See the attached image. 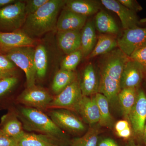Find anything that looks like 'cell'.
I'll list each match as a JSON object with an SVG mask.
<instances>
[{
    "instance_id": "obj_1",
    "label": "cell",
    "mask_w": 146,
    "mask_h": 146,
    "mask_svg": "<svg viewBox=\"0 0 146 146\" xmlns=\"http://www.w3.org/2000/svg\"><path fill=\"white\" fill-rule=\"evenodd\" d=\"M102 56L99 61L100 89L106 94L118 93L121 90V78L125 65L130 57L118 48Z\"/></svg>"
},
{
    "instance_id": "obj_2",
    "label": "cell",
    "mask_w": 146,
    "mask_h": 146,
    "mask_svg": "<svg viewBox=\"0 0 146 146\" xmlns=\"http://www.w3.org/2000/svg\"><path fill=\"white\" fill-rule=\"evenodd\" d=\"M66 0H49L33 14L27 16L21 30L33 38L56 29L58 15Z\"/></svg>"
},
{
    "instance_id": "obj_3",
    "label": "cell",
    "mask_w": 146,
    "mask_h": 146,
    "mask_svg": "<svg viewBox=\"0 0 146 146\" xmlns=\"http://www.w3.org/2000/svg\"><path fill=\"white\" fill-rule=\"evenodd\" d=\"M19 109L18 117L27 130L36 131L61 140L65 139L63 130L42 110L27 107H21Z\"/></svg>"
},
{
    "instance_id": "obj_4",
    "label": "cell",
    "mask_w": 146,
    "mask_h": 146,
    "mask_svg": "<svg viewBox=\"0 0 146 146\" xmlns=\"http://www.w3.org/2000/svg\"><path fill=\"white\" fill-rule=\"evenodd\" d=\"M33 47H24L10 50L3 54L25 73L27 88L35 85L36 72L34 64Z\"/></svg>"
},
{
    "instance_id": "obj_5",
    "label": "cell",
    "mask_w": 146,
    "mask_h": 146,
    "mask_svg": "<svg viewBox=\"0 0 146 146\" xmlns=\"http://www.w3.org/2000/svg\"><path fill=\"white\" fill-rule=\"evenodd\" d=\"M25 2L17 1L0 9V32L21 30L25 22Z\"/></svg>"
},
{
    "instance_id": "obj_6",
    "label": "cell",
    "mask_w": 146,
    "mask_h": 146,
    "mask_svg": "<svg viewBox=\"0 0 146 146\" xmlns=\"http://www.w3.org/2000/svg\"><path fill=\"white\" fill-rule=\"evenodd\" d=\"M82 97L80 82L76 79L54 98L48 109H63L77 112Z\"/></svg>"
},
{
    "instance_id": "obj_7",
    "label": "cell",
    "mask_w": 146,
    "mask_h": 146,
    "mask_svg": "<svg viewBox=\"0 0 146 146\" xmlns=\"http://www.w3.org/2000/svg\"><path fill=\"white\" fill-rule=\"evenodd\" d=\"M117 40L118 48L128 57L146 46V28L139 27L124 30Z\"/></svg>"
},
{
    "instance_id": "obj_8",
    "label": "cell",
    "mask_w": 146,
    "mask_h": 146,
    "mask_svg": "<svg viewBox=\"0 0 146 146\" xmlns=\"http://www.w3.org/2000/svg\"><path fill=\"white\" fill-rule=\"evenodd\" d=\"M54 98L48 91L40 86L27 88L17 98V101L26 107L42 110L48 109Z\"/></svg>"
},
{
    "instance_id": "obj_9",
    "label": "cell",
    "mask_w": 146,
    "mask_h": 146,
    "mask_svg": "<svg viewBox=\"0 0 146 146\" xmlns=\"http://www.w3.org/2000/svg\"><path fill=\"white\" fill-rule=\"evenodd\" d=\"M50 117L62 130L74 133H81L86 129L83 122L71 111L63 109H54L49 112Z\"/></svg>"
},
{
    "instance_id": "obj_10",
    "label": "cell",
    "mask_w": 146,
    "mask_h": 146,
    "mask_svg": "<svg viewBox=\"0 0 146 146\" xmlns=\"http://www.w3.org/2000/svg\"><path fill=\"white\" fill-rule=\"evenodd\" d=\"M36 41L28 35L19 30L12 32H0V53L24 47H34Z\"/></svg>"
},
{
    "instance_id": "obj_11",
    "label": "cell",
    "mask_w": 146,
    "mask_h": 146,
    "mask_svg": "<svg viewBox=\"0 0 146 146\" xmlns=\"http://www.w3.org/2000/svg\"><path fill=\"white\" fill-rule=\"evenodd\" d=\"M129 121L134 134L142 138L146 122V94L143 90L137 92L136 102L130 112Z\"/></svg>"
},
{
    "instance_id": "obj_12",
    "label": "cell",
    "mask_w": 146,
    "mask_h": 146,
    "mask_svg": "<svg viewBox=\"0 0 146 146\" xmlns=\"http://www.w3.org/2000/svg\"><path fill=\"white\" fill-rule=\"evenodd\" d=\"M100 2L107 9L118 15L124 30L138 27L139 21L136 13L127 8L118 0H102Z\"/></svg>"
},
{
    "instance_id": "obj_13",
    "label": "cell",
    "mask_w": 146,
    "mask_h": 146,
    "mask_svg": "<svg viewBox=\"0 0 146 146\" xmlns=\"http://www.w3.org/2000/svg\"><path fill=\"white\" fill-rule=\"evenodd\" d=\"M144 76L143 72L141 65L130 58L126 63L122 74L121 89L127 88L137 89Z\"/></svg>"
},
{
    "instance_id": "obj_14",
    "label": "cell",
    "mask_w": 146,
    "mask_h": 146,
    "mask_svg": "<svg viewBox=\"0 0 146 146\" xmlns=\"http://www.w3.org/2000/svg\"><path fill=\"white\" fill-rule=\"evenodd\" d=\"M87 20L86 16L63 8L58 18L56 30L57 32L70 30L81 31Z\"/></svg>"
},
{
    "instance_id": "obj_15",
    "label": "cell",
    "mask_w": 146,
    "mask_h": 146,
    "mask_svg": "<svg viewBox=\"0 0 146 146\" xmlns=\"http://www.w3.org/2000/svg\"><path fill=\"white\" fill-rule=\"evenodd\" d=\"M17 140L18 146H65L62 140L41 133L25 132Z\"/></svg>"
},
{
    "instance_id": "obj_16",
    "label": "cell",
    "mask_w": 146,
    "mask_h": 146,
    "mask_svg": "<svg viewBox=\"0 0 146 146\" xmlns=\"http://www.w3.org/2000/svg\"><path fill=\"white\" fill-rule=\"evenodd\" d=\"M76 112L90 125L98 124L100 120L99 110L95 95L91 97L83 96Z\"/></svg>"
},
{
    "instance_id": "obj_17",
    "label": "cell",
    "mask_w": 146,
    "mask_h": 146,
    "mask_svg": "<svg viewBox=\"0 0 146 146\" xmlns=\"http://www.w3.org/2000/svg\"><path fill=\"white\" fill-rule=\"evenodd\" d=\"M83 96L90 97L99 93L100 80L92 63H89L84 70L82 79L80 82Z\"/></svg>"
},
{
    "instance_id": "obj_18",
    "label": "cell",
    "mask_w": 146,
    "mask_h": 146,
    "mask_svg": "<svg viewBox=\"0 0 146 146\" xmlns=\"http://www.w3.org/2000/svg\"><path fill=\"white\" fill-rule=\"evenodd\" d=\"M58 44L66 54L80 49L81 31L70 30L57 32Z\"/></svg>"
},
{
    "instance_id": "obj_19",
    "label": "cell",
    "mask_w": 146,
    "mask_h": 146,
    "mask_svg": "<svg viewBox=\"0 0 146 146\" xmlns=\"http://www.w3.org/2000/svg\"><path fill=\"white\" fill-rule=\"evenodd\" d=\"M100 3L94 0H66L63 8L88 17L100 11Z\"/></svg>"
},
{
    "instance_id": "obj_20",
    "label": "cell",
    "mask_w": 146,
    "mask_h": 146,
    "mask_svg": "<svg viewBox=\"0 0 146 146\" xmlns=\"http://www.w3.org/2000/svg\"><path fill=\"white\" fill-rule=\"evenodd\" d=\"M95 24L93 21H86L81 31V50L83 57H88L94 50L97 42Z\"/></svg>"
},
{
    "instance_id": "obj_21",
    "label": "cell",
    "mask_w": 146,
    "mask_h": 146,
    "mask_svg": "<svg viewBox=\"0 0 146 146\" xmlns=\"http://www.w3.org/2000/svg\"><path fill=\"white\" fill-rule=\"evenodd\" d=\"M95 27L102 34L117 35L119 29L112 16L104 10L100 11L95 16Z\"/></svg>"
},
{
    "instance_id": "obj_22",
    "label": "cell",
    "mask_w": 146,
    "mask_h": 146,
    "mask_svg": "<svg viewBox=\"0 0 146 146\" xmlns=\"http://www.w3.org/2000/svg\"><path fill=\"white\" fill-rule=\"evenodd\" d=\"M117 47H118L117 40L115 35H100L94 50L88 58H91L98 56L103 55L112 51Z\"/></svg>"
},
{
    "instance_id": "obj_23",
    "label": "cell",
    "mask_w": 146,
    "mask_h": 146,
    "mask_svg": "<svg viewBox=\"0 0 146 146\" xmlns=\"http://www.w3.org/2000/svg\"><path fill=\"white\" fill-rule=\"evenodd\" d=\"M137 94L136 89L127 88L121 89L118 95V100L123 115L128 120L136 102Z\"/></svg>"
},
{
    "instance_id": "obj_24",
    "label": "cell",
    "mask_w": 146,
    "mask_h": 146,
    "mask_svg": "<svg viewBox=\"0 0 146 146\" xmlns=\"http://www.w3.org/2000/svg\"><path fill=\"white\" fill-rule=\"evenodd\" d=\"M74 71L60 70L55 75L53 80L52 89L56 95L63 91L76 79Z\"/></svg>"
},
{
    "instance_id": "obj_25",
    "label": "cell",
    "mask_w": 146,
    "mask_h": 146,
    "mask_svg": "<svg viewBox=\"0 0 146 146\" xmlns=\"http://www.w3.org/2000/svg\"><path fill=\"white\" fill-rule=\"evenodd\" d=\"M34 64L36 77L44 78L46 74L48 58L46 48L42 44L37 45L35 49Z\"/></svg>"
},
{
    "instance_id": "obj_26",
    "label": "cell",
    "mask_w": 146,
    "mask_h": 146,
    "mask_svg": "<svg viewBox=\"0 0 146 146\" xmlns=\"http://www.w3.org/2000/svg\"><path fill=\"white\" fill-rule=\"evenodd\" d=\"M97 104L99 110L100 120L99 124L101 126L111 128L113 119L109 109V102L104 96L99 93L95 95Z\"/></svg>"
},
{
    "instance_id": "obj_27",
    "label": "cell",
    "mask_w": 146,
    "mask_h": 146,
    "mask_svg": "<svg viewBox=\"0 0 146 146\" xmlns=\"http://www.w3.org/2000/svg\"><path fill=\"white\" fill-rule=\"evenodd\" d=\"M100 126L98 124V125L91 127L83 136L73 140L69 146H97L100 133Z\"/></svg>"
},
{
    "instance_id": "obj_28",
    "label": "cell",
    "mask_w": 146,
    "mask_h": 146,
    "mask_svg": "<svg viewBox=\"0 0 146 146\" xmlns=\"http://www.w3.org/2000/svg\"><path fill=\"white\" fill-rule=\"evenodd\" d=\"M4 134L17 139L23 134V123L16 117L7 120L0 130Z\"/></svg>"
},
{
    "instance_id": "obj_29",
    "label": "cell",
    "mask_w": 146,
    "mask_h": 146,
    "mask_svg": "<svg viewBox=\"0 0 146 146\" xmlns=\"http://www.w3.org/2000/svg\"><path fill=\"white\" fill-rule=\"evenodd\" d=\"M82 57L83 55L80 49L67 54L60 63V69L68 71H74Z\"/></svg>"
},
{
    "instance_id": "obj_30",
    "label": "cell",
    "mask_w": 146,
    "mask_h": 146,
    "mask_svg": "<svg viewBox=\"0 0 146 146\" xmlns=\"http://www.w3.org/2000/svg\"><path fill=\"white\" fill-rule=\"evenodd\" d=\"M17 66L3 54L0 53V76L3 78L15 76Z\"/></svg>"
},
{
    "instance_id": "obj_31",
    "label": "cell",
    "mask_w": 146,
    "mask_h": 146,
    "mask_svg": "<svg viewBox=\"0 0 146 146\" xmlns=\"http://www.w3.org/2000/svg\"><path fill=\"white\" fill-rule=\"evenodd\" d=\"M18 82L16 76L7 77L0 80V97L13 89Z\"/></svg>"
},
{
    "instance_id": "obj_32",
    "label": "cell",
    "mask_w": 146,
    "mask_h": 146,
    "mask_svg": "<svg viewBox=\"0 0 146 146\" xmlns=\"http://www.w3.org/2000/svg\"><path fill=\"white\" fill-rule=\"evenodd\" d=\"M49 0H27L25 1V12L27 16L33 14Z\"/></svg>"
},
{
    "instance_id": "obj_33",
    "label": "cell",
    "mask_w": 146,
    "mask_h": 146,
    "mask_svg": "<svg viewBox=\"0 0 146 146\" xmlns=\"http://www.w3.org/2000/svg\"><path fill=\"white\" fill-rule=\"evenodd\" d=\"M130 58L141 65L144 76H146V46L136 51Z\"/></svg>"
},
{
    "instance_id": "obj_34",
    "label": "cell",
    "mask_w": 146,
    "mask_h": 146,
    "mask_svg": "<svg viewBox=\"0 0 146 146\" xmlns=\"http://www.w3.org/2000/svg\"><path fill=\"white\" fill-rule=\"evenodd\" d=\"M118 1L127 8L136 13L143 10V7L135 0H118Z\"/></svg>"
},
{
    "instance_id": "obj_35",
    "label": "cell",
    "mask_w": 146,
    "mask_h": 146,
    "mask_svg": "<svg viewBox=\"0 0 146 146\" xmlns=\"http://www.w3.org/2000/svg\"><path fill=\"white\" fill-rule=\"evenodd\" d=\"M0 146H18L17 139L7 136L0 131Z\"/></svg>"
},
{
    "instance_id": "obj_36",
    "label": "cell",
    "mask_w": 146,
    "mask_h": 146,
    "mask_svg": "<svg viewBox=\"0 0 146 146\" xmlns=\"http://www.w3.org/2000/svg\"><path fill=\"white\" fill-rule=\"evenodd\" d=\"M129 123L127 120H120L116 123L115 125V129L116 132H118L129 127Z\"/></svg>"
},
{
    "instance_id": "obj_37",
    "label": "cell",
    "mask_w": 146,
    "mask_h": 146,
    "mask_svg": "<svg viewBox=\"0 0 146 146\" xmlns=\"http://www.w3.org/2000/svg\"><path fill=\"white\" fill-rule=\"evenodd\" d=\"M97 146H119L114 140L110 138L103 139L98 144Z\"/></svg>"
},
{
    "instance_id": "obj_38",
    "label": "cell",
    "mask_w": 146,
    "mask_h": 146,
    "mask_svg": "<svg viewBox=\"0 0 146 146\" xmlns=\"http://www.w3.org/2000/svg\"><path fill=\"white\" fill-rule=\"evenodd\" d=\"M117 134L120 138L124 139L129 138L131 135V131L130 127L127 128L124 130L117 132Z\"/></svg>"
},
{
    "instance_id": "obj_39",
    "label": "cell",
    "mask_w": 146,
    "mask_h": 146,
    "mask_svg": "<svg viewBox=\"0 0 146 146\" xmlns=\"http://www.w3.org/2000/svg\"><path fill=\"white\" fill-rule=\"evenodd\" d=\"M16 0H0V9L16 2Z\"/></svg>"
},
{
    "instance_id": "obj_40",
    "label": "cell",
    "mask_w": 146,
    "mask_h": 146,
    "mask_svg": "<svg viewBox=\"0 0 146 146\" xmlns=\"http://www.w3.org/2000/svg\"><path fill=\"white\" fill-rule=\"evenodd\" d=\"M127 146H143L141 145H137L133 139H130L128 143Z\"/></svg>"
},
{
    "instance_id": "obj_41",
    "label": "cell",
    "mask_w": 146,
    "mask_h": 146,
    "mask_svg": "<svg viewBox=\"0 0 146 146\" xmlns=\"http://www.w3.org/2000/svg\"><path fill=\"white\" fill-rule=\"evenodd\" d=\"M144 143L146 146V122L144 127L143 133V138Z\"/></svg>"
},
{
    "instance_id": "obj_42",
    "label": "cell",
    "mask_w": 146,
    "mask_h": 146,
    "mask_svg": "<svg viewBox=\"0 0 146 146\" xmlns=\"http://www.w3.org/2000/svg\"><path fill=\"white\" fill-rule=\"evenodd\" d=\"M3 78H2L0 76V80L1 79Z\"/></svg>"
}]
</instances>
